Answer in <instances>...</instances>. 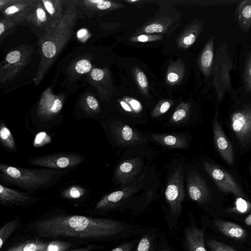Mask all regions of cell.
<instances>
[{
  "instance_id": "obj_1",
  "label": "cell",
  "mask_w": 251,
  "mask_h": 251,
  "mask_svg": "<svg viewBox=\"0 0 251 251\" xmlns=\"http://www.w3.org/2000/svg\"><path fill=\"white\" fill-rule=\"evenodd\" d=\"M34 231L39 236L70 237L96 241H119L140 236L148 228L109 218L59 215L36 221Z\"/></svg>"
},
{
  "instance_id": "obj_2",
  "label": "cell",
  "mask_w": 251,
  "mask_h": 251,
  "mask_svg": "<svg viewBox=\"0 0 251 251\" xmlns=\"http://www.w3.org/2000/svg\"><path fill=\"white\" fill-rule=\"evenodd\" d=\"M76 2V0H69L62 20L48 34L38 40L41 60L34 78L36 85L40 83L74 33L78 18Z\"/></svg>"
},
{
  "instance_id": "obj_3",
  "label": "cell",
  "mask_w": 251,
  "mask_h": 251,
  "mask_svg": "<svg viewBox=\"0 0 251 251\" xmlns=\"http://www.w3.org/2000/svg\"><path fill=\"white\" fill-rule=\"evenodd\" d=\"M0 178L6 183L29 191L51 186L62 176L61 170L25 169L0 164Z\"/></svg>"
},
{
  "instance_id": "obj_4",
  "label": "cell",
  "mask_w": 251,
  "mask_h": 251,
  "mask_svg": "<svg viewBox=\"0 0 251 251\" xmlns=\"http://www.w3.org/2000/svg\"><path fill=\"white\" fill-rule=\"evenodd\" d=\"M165 198L167 207L165 211V219L169 229L172 231L179 224L185 199L181 165L176 167L171 174L165 189Z\"/></svg>"
},
{
  "instance_id": "obj_5",
  "label": "cell",
  "mask_w": 251,
  "mask_h": 251,
  "mask_svg": "<svg viewBox=\"0 0 251 251\" xmlns=\"http://www.w3.org/2000/svg\"><path fill=\"white\" fill-rule=\"evenodd\" d=\"M233 66L225 43L220 46L214 57L211 75L217 99L221 101L226 93L231 91L230 72Z\"/></svg>"
},
{
  "instance_id": "obj_6",
  "label": "cell",
  "mask_w": 251,
  "mask_h": 251,
  "mask_svg": "<svg viewBox=\"0 0 251 251\" xmlns=\"http://www.w3.org/2000/svg\"><path fill=\"white\" fill-rule=\"evenodd\" d=\"M146 176L145 171L134 182L121 190L104 196L97 203L96 209L103 212H109L120 208L141 188Z\"/></svg>"
},
{
  "instance_id": "obj_7",
  "label": "cell",
  "mask_w": 251,
  "mask_h": 251,
  "mask_svg": "<svg viewBox=\"0 0 251 251\" xmlns=\"http://www.w3.org/2000/svg\"><path fill=\"white\" fill-rule=\"evenodd\" d=\"M22 25L27 26L40 39L55 26L41 0H35Z\"/></svg>"
},
{
  "instance_id": "obj_8",
  "label": "cell",
  "mask_w": 251,
  "mask_h": 251,
  "mask_svg": "<svg viewBox=\"0 0 251 251\" xmlns=\"http://www.w3.org/2000/svg\"><path fill=\"white\" fill-rule=\"evenodd\" d=\"M31 51L22 47L8 52L0 65V81L3 83L12 80L30 58Z\"/></svg>"
},
{
  "instance_id": "obj_9",
  "label": "cell",
  "mask_w": 251,
  "mask_h": 251,
  "mask_svg": "<svg viewBox=\"0 0 251 251\" xmlns=\"http://www.w3.org/2000/svg\"><path fill=\"white\" fill-rule=\"evenodd\" d=\"M84 159L83 156L79 154L59 153L32 158L27 163L36 166L60 169L76 166Z\"/></svg>"
},
{
  "instance_id": "obj_10",
  "label": "cell",
  "mask_w": 251,
  "mask_h": 251,
  "mask_svg": "<svg viewBox=\"0 0 251 251\" xmlns=\"http://www.w3.org/2000/svg\"><path fill=\"white\" fill-rule=\"evenodd\" d=\"M203 166L207 173L221 191L232 193L238 198L245 197L240 187L230 174L209 162H205Z\"/></svg>"
},
{
  "instance_id": "obj_11",
  "label": "cell",
  "mask_w": 251,
  "mask_h": 251,
  "mask_svg": "<svg viewBox=\"0 0 251 251\" xmlns=\"http://www.w3.org/2000/svg\"><path fill=\"white\" fill-rule=\"evenodd\" d=\"M35 0H3L1 2V17L17 25H22Z\"/></svg>"
},
{
  "instance_id": "obj_12",
  "label": "cell",
  "mask_w": 251,
  "mask_h": 251,
  "mask_svg": "<svg viewBox=\"0 0 251 251\" xmlns=\"http://www.w3.org/2000/svg\"><path fill=\"white\" fill-rule=\"evenodd\" d=\"M110 129L115 141L121 146L130 147L147 141L144 135L121 121L111 123Z\"/></svg>"
},
{
  "instance_id": "obj_13",
  "label": "cell",
  "mask_w": 251,
  "mask_h": 251,
  "mask_svg": "<svg viewBox=\"0 0 251 251\" xmlns=\"http://www.w3.org/2000/svg\"><path fill=\"white\" fill-rule=\"evenodd\" d=\"M143 164L142 161L138 157L123 161L115 170V181L122 188L134 182L142 169Z\"/></svg>"
},
{
  "instance_id": "obj_14",
  "label": "cell",
  "mask_w": 251,
  "mask_h": 251,
  "mask_svg": "<svg viewBox=\"0 0 251 251\" xmlns=\"http://www.w3.org/2000/svg\"><path fill=\"white\" fill-rule=\"evenodd\" d=\"M187 192L193 201L204 204L211 200L209 190L204 180L195 170L190 172L186 177Z\"/></svg>"
},
{
  "instance_id": "obj_15",
  "label": "cell",
  "mask_w": 251,
  "mask_h": 251,
  "mask_svg": "<svg viewBox=\"0 0 251 251\" xmlns=\"http://www.w3.org/2000/svg\"><path fill=\"white\" fill-rule=\"evenodd\" d=\"M182 243L186 251H207L204 243V234L196 225L194 218L183 231Z\"/></svg>"
},
{
  "instance_id": "obj_16",
  "label": "cell",
  "mask_w": 251,
  "mask_h": 251,
  "mask_svg": "<svg viewBox=\"0 0 251 251\" xmlns=\"http://www.w3.org/2000/svg\"><path fill=\"white\" fill-rule=\"evenodd\" d=\"M232 128L241 141L251 135V106H245L234 113L231 117Z\"/></svg>"
},
{
  "instance_id": "obj_17",
  "label": "cell",
  "mask_w": 251,
  "mask_h": 251,
  "mask_svg": "<svg viewBox=\"0 0 251 251\" xmlns=\"http://www.w3.org/2000/svg\"><path fill=\"white\" fill-rule=\"evenodd\" d=\"M0 201L6 205L25 206L31 204L34 199L26 193L0 184Z\"/></svg>"
},
{
  "instance_id": "obj_18",
  "label": "cell",
  "mask_w": 251,
  "mask_h": 251,
  "mask_svg": "<svg viewBox=\"0 0 251 251\" xmlns=\"http://www.w3.org/2000/svg\"><path fill=\"white\" fill-rule=\"evenodd\" d=\"M213 129L215 142L220 154L227 163L232 164L234 160L232 147L224 133L217 119L214 120Z\"/></svg>"
},
{
  "instance_id": "obj_19",
  "label": "cell",
  "mask_w": 251,
  "mask_h": 251,
  "mask_svg": "<svg viewBox=\"0 0 251 251\" xmlns=\"http://www.w3.org/2000/svg\"><path fill=\"white\" fill-rule=\"evenodd\" d=\"M63 103L59 96L54 95L50 88L43 93L39 103L38 111L44 115L53 116L61 109Z\"/></svg>"
},
{
  "instance_id": "obj_20",
  "label": "cell",
  "mask_w": 251,
  "mask_h": 251,
  "mask_svg": "<svg viewBox=\"0 0 251 251\" xmlns=\"http://www.w3.org/2000/svg\"><path fill=\"white\" fill-rule=\"evenodd\" d=\"M213 223L220 232L233 240L243 241L248 236V231L235 223L220 219H215Z\"/></svg>"
},
{
  "instance_id": "obj_21",
  "label": "cell",
  "mask_w": 251,
  "mask_h": 251,
  "mask_svg": "<svg viewBox=\"0 0 251 251\" xmlns=\"http://www.w3.org/2000/svg\"><path fill=\"white\" fill-rule=\"evenodd\" d=\"M203 25V22L198 21L193 22L187 26L177 39V46L182 49L190 47L201 32Z\"/></svg>"
},
{
  "instance_id": "obj_22",
  "label": "cell",
  "mask_w": 251,
  "mask_h": 251,
  "mask_svg": "<svg viewBox=\"0 0 251 251\" xmlns=\"http://www.w3.org/2000/svg\"><path fill=\"white\" fill-rule=\"evenodd\" d=\"M160 233L157 227L148 228L140 237L134 251H158Z\"/></svg>"
},
{
  "instance_id": "obj_23",
  "label": "cell",
  "mask_w": 251,
  "mask_h": 251,
  "mask_svg": "<svg viewBox=\"0 0 251 251\" xmlns=\"http://www.w3.org/2000/svg\"><path fill=\"white\" fill-rule=\"evenodd\" d=\"M214 36H212L207 41L202 50L199 59L200 69L206 78L211 75L214 59Z\"/></svg>"
},
{
  "instance_id": "obj_24",
  "label": "cell",
  "mask_w": 251,
  "mask_h": 251,
  "mask_svg": "<svg viewBox=\"0 0 251 251\" xmlns=\"http://www.w3.org/2000/svg\"><path fill=\"white\" fill-rule=\"evenodd\" d=\"M48 15L56 25L64 17L69 0H41Z\"/></svg>"
},
{
  "instance_id": "obj_25",
  "label": "cell",
  "mask_w": 251,
  "mask_h": 251,
  "mask_svg": "<svg viewBox=\"0 0 251 251\" xmlns=\"http://www.w3.org/2000/svg\"><path fill=\"white\" fill-rule=\"evenodd\" d=\"M235 16L241 30L248 32L251 27V0L240 1L235 10Z\"/></svg>"
},
{
  "instance_id": "obj_26",
  "label": "cell",
  "mask_w": 251,
  "mask_h": 251,
  "mask_svg": "<svg viewBox=\"0 0 251 251\" xmlns=\"http://www.w3.org/2000/svg\"><path fill=\"white\" fill-rule=\"evenodd\" d=\"M152 139L164 146L174 149H185L187 147L186 138L181 135L152 134Z\"/></svg>"
},
{
  "instance_id": "obj_27",
  "label": "cell",
  "mask_w": 251,
  "mask_h": 251,
  "mask_svg": "<svg viewBox=\"0 0 251 251\" xmlns=\"http://www.w3.org/2000/svg\"><path fill=\"white\" fill-rule=\"evenodd\" d=\"M185 72V65L181 59L179 58L175 62H171L166 72V83L172 85L179 83L183 78Z\"/></svg>"
},
{
  "instance_id": "obj_28",
  "label": "cell",
  "mask_w": 251,
  "mask_h": 251,
  "mask_svg": "<svg viewBox=\"0 0 251 251\" xmlns=\"http://www.w3.org/2000/svg\"><path fill=\"white\" fill-rule=\"evenodd\" d=\"M172 24L171 18L167 17H162L158 19L152 21L141 27L137 34H151L161 33L166 31Z\"/></svg>"
},
{
  "instance_id": "obj_29",
  "label": "cell",
  "mask_w": 251,
  "mask_h": 251,
  "mask_svg": "<svg viewBox=\"0 0 251 251\" xmlns=\"http://www.w3.org/2000/svg\"><path fill=\"white\" fill-rule=\"evenodd\" d=\"M80 2H81V6L85 12H87L88 15L91 13V16L94 12L114 8L117 5V3L112 1L103 0H85Z\"/></svg>"
},
{
  "instance_id": "obj_30",
  "label": "cell",
  "mask_w": 251,
  "mask_h": 251,
  "mask_svg": "<svg viewBox=\"0 0 251 251\" xmlns=\"http://www.w3.org/2000/svg\"><path fill=\"white\" fill-rule=\"evenodd\" d=\"M48 244L38 240H27L15 244L5 251H45Z\"/></svg>"
},
{
  "instance_id": "obj_31",
  "label": "cell",
  "mask_w": 251,
  "mask_h": 251,
  "mask_svg": "<svg viewBox=\"0 0 251 251\" xmlns=\"http://www.w3.org/2000/svg\"><path fill=\"white\" fill-rule=\"evenodd\" d=\"M189 110V103L181 102L173 113L171 122L173 124H179L182 122L188 117Z\"/></svg>"
},
{
  "instance_id": "obj_32",
  "label": "cell",
  "mask_w": 251,
  "mask_h": 251,
  "mask_svg": "<svg viewBox=\"0 0 251 251\" xmlns=\"http://www.w3.org/2000/svg\"><path fill=\"white\" fill-rule=\"evenodd\" d=\"M18 220L17 218L11 220L4 226L0 229V249L5 244L6 240L17 229Z\"/></svg>"
},
{
  "instance_id": "obj_33",
  "label": "cell",
  "mask_w": 251,
  "mask_h": 251,
  "mask_svg": "<svg viewBox=\"0 0 251 251\" xmlns=\"http://www.w3.org/2000/svg\"><path fill=\"white\" fill-rule=\"evenodd\" d=\"M243 82L245 90L251 94V51L245 61L243 74Z\"/></svg>"
},
{
  "instance_id": "obj_34",
  "label": "cell",
  "mask_w": 251,
  "mask_h": 251,
  "mask_svg": "<svg viewBox=\"0 0 251 251\" xmlns=\"http://www.w3.org/2000/svg\"><path fill=\"white\" fill-rule=\"evenodd\" d=\"M133 74L135 80L143 94H148L149 84L144 73L138 68H134Z\"/></svg>"
},
{
  "instance_id": "obj_35",
  "label": "cell",
  "mask_w": 251,
  "mask_h": 251,
  "mask_svg": "<svg viewBox=\"0 0 251 251\" xmlns=\"http://www.w3.org/2000/svg\"><path fill=\"white\" fill-rule=\"evenodd\" d=\"M1 142L7 149L13 150L15 148V142L11 133L4 125L2 124L0 130Z\"/></svg>"
},
{
  "instance_id": "obj_36",
  "label": "cell",
  "mask_w": 251,
  "mask_h": 251,
  "mask_svg": "<svg viewBox=\"0 0 251 251\" xmlns=\"http://www.w3.org/2000/svg\"><path fill=\"white\" fill-rule=\"evenodd\" d=\"M173 103V101L169 100H162L156 105L152 111V117H157L166 113Z\"/></svg>"
},
{
  "instance_id": "obj_37",
  "label": "cell",
  "mask_w": 251,
  "mask_h": 251,
  "mask_svg": "<svg viewBox=\"0 0 251 251\" xmlns=\"http://www.w3.org/2000/svg\"><path fill=\"white\" fill-rule=\"evenodd\" d=\"M206 244L211 251H238L230 246L214 239L207 240Z\"/></svg>"
},
{
  "instance_id": "obj_38",
  "label": "cell",
  "mask_w": 251,
  "mask_h": 251,
  "mask_svg": "<svg viewBox=\"0 0 251 251\" xmlns=\"http://www.w3.org/2000/svg\"><path fill=\"white\" fill-rule=\"evenodd\" d=\"M251 209V204L242 198H238L235 201V207L231 209V212L245 214Z\"/></svg>"
},
{
  "instance_id": "obj_39",
  "label": "cell",
  "mask_w": 251,
  "mask_h": 251,
  "mask_svg": "<svg viewBox=\"0 0 251 251\" xmlns=\"http://www.w3.org/2000/svg\"><path fill=\"white\" fill-rule=\"evenodd\" d=\"M140 236L132 240L125 241L110 251H134Z\"/></svg>"
},
{
  "instance_id": "obj_40",
  "label": "cell",
  "mask_w": 251,
  "mask_h": 251,
  "mask_svg": "<svg viewBox=\"0 0 251 251\" xmlns=\"http://www.w3.org/2000/svg\"><path fill=\"white\" fill-rule=\"evenodd\" d=\"M71 246L70 243L55 240L49 243L46 251H66Z\"/></svg>"
},
{
  "instance_id": "obj_41",
  "label": "cell",
  "mask_w": 251,
  "mask_h": 251,
  "mask_svg": "<svg viewBox=\"0 0 251 251\" xmlns=\"http://www.w3.org/2000/svg\"><path fill=\"white\" fill-rule=\"evenodd\" d=\"M162 36L160 35L141 34L134 36L130 39L131 42H148L160 40Z\"/></svg>"
},
{
  "instance_id": "obj_42",
  "label": "cell",
  "mask_w": 251,
  "mask_h": 251,
  "mask_svg": "<svg viewBox=\"0 0 251 251\" xmlns=\"http://www.w3.org/2000/svg\"><path fill=\"white\" fill-rule=\"evenodd\" d=\"M158 251H177L176 249L170 244L167 237L160 232Z\"/></svg>"
},
{
  "instance_id": "obj_43",
  "label": "cell",
  "mask_w": 251,
  "mask_h": 251,
  "mask_svg": "<svg viewBox=\"0 0 251 251\" xmlns=\"http://www.w3.org/2000/svg\"><path fill=\"white\" fill-rule=\"evenodd\" d=\"M17 25L11 21L4 18L1 17L0 22V41L2 37L6 35V32L10 28L16 27Z\"/></svg>"
},
{
  "instance_id": "obj_44",
  "label": "cell",
  "mask_w": 251,
  "mask_h": 251,
  "mask_svg": "<svg viewBox=\"0 0 251 251\" xmlns=\"http://www.w3.org/2000/svg\"><path fill=\"white\" fill-rule=\"evenodd\" d=\"M92 65L90 62L86 59L78 61L75 64V71L80 74H84L89 72Z\"/></svg>"
},
{
  "instance_id": "obj_45",
  "label": "cell",
  "mask_w": 251,
  "mask_h": 251,
  "mask_svg": "<svg viewBox=\"0 0 251 251\" xmlns=\"http://www.w3.org/2000/svg\"><path fill=\"white\" fill-rule=\"evenodd\" d=\"M125 101L129 105L132 111L135 113H139L142 109V106L141 103L135 99L131 98H125Z\"/></svg>"
},
{
  "instance_id": "obj_46",
  "label": "cell",
  "mask_w": 251,
  "mask_h": 251,
  "mask_svg": "<svg viewBox=\"0 0 251 251\" xmlns=\"http://www.w3.org/2000/svg\"><path fill=\"white\" fill-rule=\"evenodd\" d=\"M82 190L76 186L71 187L68 193H65L64 196L67 198L77 199L82 195Z\"/></svg>"
},
{
  "instance_id": "obj_47",
  "label": "cell",
  "mask_w": 251,
  "mask_h": 251,
  "mask_svg": "<svg viewBox=\"0 0 251 251\" xmlns=\"http://www.w3.org/2000/svg\"><path fill=\"white\" fill-rule=\"evenodd\" d=\"M86 104L89 109L93 111L97 110L99 108V103L95 97L88 96L86 99Z\"/></svg>"
},
{
  "instance_id": "obj_48",
  "label": "cell",
  "mask_w": 251,
  "mask_h": 251,
  "mask_svg": "<svg viewBox=\"0 0 251 251\" xmlns=\"http://www.w3.org/2000/svg\"><path fill=\"white\" fill-rule=\"evenodd\" d=\"M91 75L94 80L100 81L103 78L104 73L102 70L99 68H95L92 71Z\"/></svg>"
},
{
  "instance_id": "obj_49",
  "label": "cell",
  "mask_w": 251,
  "mask_h": 251,
  "mask_svg": "<svg viewBox=\"0 0 251 251\" xmlns=\"http://www.w3.org/2000/svg\"><path fill=\"white\" fill-rule=\"evenodd\" d=\"M103 248V247L102 246L92 245H88L85 247L74 249L69 251H93L97 249H100Z\"/></svg>"
},
{
  "instance_id": "obj_50",
  "label": "cell",
  "mask_w": 251,
  "mask_h": 251,
  "mask_svg": "<svg viewBox=\"0 0 251 251\" xmlns=\"http://www.w3.org/2000/svg\"><path fill=\"white\" fill-rule=\"evenodd\" d=\"M120 103L121 104V105L125 110L129 112H133L132 110L131 109L129 105L124 100H120Z\"/></svg>"
},
{
  "instance_id": "obj_51",
  "label": "cell",
  "mask_w": 251,
  "mask_h": 251,
  "mask_svg": "<svg viewBox=\"0 0 251 251\" xmlns=\"http://www.w3.org/2000/svg\"><path fill=\"white\" fill-rule=\"evenodd\" d=\"M245 222L247 225H251V214L245 219Z\"/></svg>"
},
{
  "instance_id": "obj_52",
  "label": "cell",
  "mask_w": 251,
  "mask_h": 251,
  "mask_svg": "<svg viewBox=\"0 0 251 251\" xmlns=\"http://www.w3.org/2000/svg\"><path fill=\"white\" fill-rule=\"evenodd\" d=\"M128 2H137V1H138V0H130V1H128Z\"/></svg>"
},
{
  "instance_id": "obj_53",
  "label": "cell",
  "mask_w": 251,
  "mask_h": 251,
  "mask_svg": "<svg viewBox=\"0 0 251 251\" xmlns=\"http://www.w3.org/2000/svg\"></svg>"
}]
</instances>
